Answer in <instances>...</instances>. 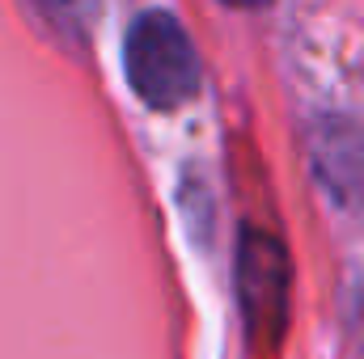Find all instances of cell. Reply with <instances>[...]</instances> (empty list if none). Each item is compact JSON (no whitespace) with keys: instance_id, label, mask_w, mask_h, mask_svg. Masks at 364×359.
<instances>
[{"instance_id":"1","label":"cell","mask_w":364,"mask_h":359,"mask_svg":"<svg viewBox=\"0 0 364 359\" xmlns=\"http://www.w3.org/2000/svg\"><path fill=\"white\" fill-rule=\"evenodd\" d=\"M123 72L153 110H174L199 89V55L174 13H140L123 38Z\"/></svg>"},{"instance_id":"2","label":"cell","mask_w":364,"mask_h":359,"mask_svg":"<svg viewBox=\"0 0 364 359\" xmlns=\"http://www.w3.org/2000/svg\"><path fill=\"white\" fill-rule=\"evenodd\" d=\"M242 300H246V321L250 330L272 343L284 326V304H288V263L284 250L263 233H246L242 241Z\"/></svg>"},{"instance_id":"3","label":"cell","mask_w":364,"mask_h":359,"mask_svg":"<svg viewBox=\"0 0 364 359\" xmlns=\"http://www.w3.org/2000/svg\"><path fill=\"white\" fill-rule=\"evenodd\" d=\"M225 4H233V9H259V4H267V0H225Z\"/></svg>"}]
</instances>
